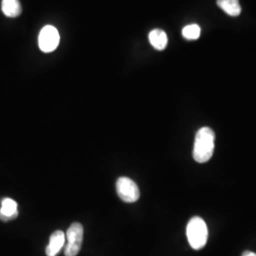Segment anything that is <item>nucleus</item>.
Segmentation results:
<instances>
[{"label": "nucleus", "instance_id": "obj_1", "mask_svg": "<svg viewBox=\"0 0 256 256\" xmlns=\"http://www.w3.org/2000/svg\"><path fill=\"white\" fill-rule=\"evenodd\" d=\"M214 132L210 128H202L198 131L192 150L196 162L204 164L210 160L214 150Z\"/></svg>", "mask_w": 256, "mask_h": 256}, {"label": "nucleus", "instance_id": "obj_2", "mask_svg": "<svg viewBox=\"0 0 256 256\" xmlns=\"http://www.w3.org/2000/svg\"><path fill=\"white\" fill-rule=\"evenodd\" d=\"M186 234L189 244L194 250H200L205 247L208 240V228L202 218L194 216L190 220L187 225Z\"/></svg>", "mask_w": 256, "mask_h": 256}, {"label": "nucleus", "instance_id": "obj_3", "mask_svg": "<svg viewBox=\"0 0 256 256\" xmlns=\"http://www.w3.org/2000/svg\"><path fill=\"white\" fill-rule=\"evenodd\" d=\"M84 228L79 222H74L66 232L68 244L64 248V256H76L82 248Z\"/></svg>", "mask_w": 256, "mask_h": 256}, {"label": "nucleus", "instance_id": "obj_4", "mask_svg": "<svg viewBox=\"0 0 256 256\" xmlns=\"http://www.w3.org/2000/svg\"><path fill=\"white\" fill-rule=\"evenodd\" d=\"M116 190L120 198L128 203L137 202L140 196L137 184L126 176H122L117 180Z\"/></svg>", "mask_w": 256, "mask_h": 256}, {"label": "nucleus", "instance_id": "obj_5", "mask_svg": "<svg viewBox=\"0 0 256 256\" xmlns=\"http://www.w3.org/2000/svg\"><path fill=\"white\" fill-rule=\"evenodd\" d=\"M60 36L56 28L46 26L43 28L38 36L39 48L44 52H52L59 45Z\"/></svg>", "mask_w": 256, "mask_h": 256}, {"label": "nucleus", "instance_id": "obj_6", "mask_svg": "<svg viewBox=\"0 0 256 256\" xmlns=\"http://www.w3.org/2000/svg\"><path fill=\"white\" fill-rule=\"evenodd\" d=\"M18 216V203L12 198H4L0 208V220L4 222L16 220Z\"/></svg>", "mask_w": 256, "mask_h": 256}, {"label": "nucleus", "instance_id": "obj_7", "mask_svg": "<svg viewBox=\"0 0 256 256\" xmlns=\"http://www.w3.org/2000/svg\"><path fill=\"white\" fill-rule=\"evenodd\" d=\"M64 234L62 230H56L54 232L50 238V243L46 248V256H56L60 250H62V248L64 247Z\"/></svg>", "mask_w": 256, "mask_h": 256}, {"label": "nucleus", "instance_id": "obj_8", "mask_svg": "<svg viewBox=\"0 0 256 256\" xmlns=\"http://www.w3.org/2000/svg\"><path fill=\"white\" fill-rule=\"evenodd\" d=\"M149 41L156 50H164L167 46L168 37L164 30L160 28H155L149 34Z\"/></svg>", "mask_w": 256, "mask_h": 256}, {"label": "nucleus", "instance_id": "obj_9", "mask_svg": "<svg viewBox=\"0 0 256 256\" xmlns=\"http://www.w3.org/2000/svg\"><path fill=\"white\" fill-rule=\"evenodd\" d=\"M1 9L6 16L12 18H18L22 12L19 0H2Z\"/></svg>", "mask_w": 256, "mask_h": 256}, {"label": "nucleus", "instance_id": "obj_10", "mask_svg": "<svg viewBox=\"0 0 256 256\" xmlns=\"http://www.w3.org/2000/svg\"><path fill=\"white\" fill-rule=\"evenodd\" d=\"M218 6L230 16H238L241 14V6L238 0H218Z\"/></svg>", "mask_w": 256, "mask_h": 256}, {"label": "nucleus", "instance_id": "obj_11", "mask_svg": "<svg viewBox=\"0 0 256 256\" xmlns=\"http://www.w3.org/2000/svg\"><path fill=\"white\" fill-rule=\"evenodd\" d=\"M202 30L200 27L196 24H192L188 25L186 27L183 28L182 36L185 39L187 40H196L200 36Z\"/></svg>", "mask_w": 256, "mask_h": 256}, {"label": "nucleus", "instance_id": "obj_12", "mask_svg": "<svg viewBox=\"0 0 256 256\" xmlns=\"http://www.w3.org/2000/svg\"><path fill=\"white\" fill-rule=\"evenodd\" d=\"M242 256H256V252H250V250H246L243 252Z\"/></svg>", "mask_w": 256, "mask_h": 256}]
</instances>
